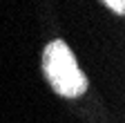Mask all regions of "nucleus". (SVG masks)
Instances as JSON below:
<instances>
[{
    "label": "nucleus",
    "mask_w": 125,
    "mask_h": 123,
    "mask_svg": "<svg viewBox=\"0 0 125 123\" xmlns=\"http://www.w3.org/2000/svg\"><path fill=\"white\" fill-rule=\"evenodd\" d=\"M42 69L49 78L52 87L60 96H81L87 89V78L81 72L72 49L62 40H52L42 52Z\"/></svg>",
    "instance_id": "f257e3e1"
},
{
    "label": "nucleus",
    "mask_w": 125,
    "mask_h": 123,
    "mask_svg": "<svg viewBox=\"0 0 125 123\" xmlns=\"http://www.w3.org/2000/svg\"><path fill=\"white\" fill-rule=\"evenodd\" d=\"M103 2L112 11H116V13H123L125 11V0H103Z\"/></svg>",
    "instance_id": "f03ea898"
}]
</instances>
